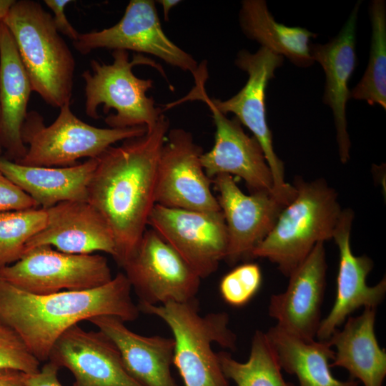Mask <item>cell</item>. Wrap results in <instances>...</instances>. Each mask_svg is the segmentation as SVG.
I'll list each match as a JSON object with an SVG mask.
<instances>
[{
    "mask_svg": "<svg viewBox=\"0 0 386 386\" xmlns=\"http://www.w3.org/2000/svg\"><path fill=\"white\" fill-rule=\"evenodd\" d=\"M169 128L162 114L144 135L112 145L97 158L87 201L112 230L121 267L137 249L156 204L157 165Z\"/></svg>",
    "mask_w": 386,
    "mask_h": 386,
    "instance_id": "cell-1",
    "label": "cell"
},
{
    "mask_svg": "<svg viewBox=\"0 0 386 386\" xmlns=\"http://www.w3.org/2000/svg\"><path fill=\"white\" fill-rule=\"evenodd\" d=\"M124 273L89 290L34 295L0 279V321L22 338L41 362L48 361L58 338L79 322L98 316H114L124 322L140 313L131 296Z\"/></svg>",
    "mask_w": 386,
    "mask_h": 386,
    "instance_id": "cell-2",
    "label": "cell"
},
{
    "mask_svg": "<svg viewBox=\"0 0 386 386\" xmlns=\"http://www.w3.org/2000/svg\"><path fill=\"white\" fill-rule=\"evenodd\" d=\"M295 198L282 210L274 227L254 248L252 258H265L286 277L320 242L330 239L342 209L337 193L322 179L296 177Z\"/></svg>",
    "mask_w": 386,
    "mask_h": 386,
    "instance_id": "cell-3",
    "label": "cell"
},
{
    "mask_svg": "<svg viewBox=\"0 0 386 386\" xmlns=\"http://www.w3.org/2000/svg\"><path fill=\"white\" fill-rule=\"evenodd\" d=\"M2 21L14 38L32 91L53 107L70 103L75 61L52 16L39 2L14 0Z\"/></svg>",
    "mask_w": 386,
    "mask_h": 386,
    "instance_id": "cell-4",
    "label": "cell"
},
{
    "mask_svg": "<svg viewBox=\"0 0 386 386\" xmlns=\"http://www.w3.org/2000/svg\"><path fill=\"white\" fill-rule=\"evenodd\" d=\"M137 306L140 312L162 320L171 330L173 364L184 386H229L212 346L217 343L225 349L237 348V336L229 327L227 312L201 315L197 299L157 305L139 302Z\"/></svg>",
    "mask_w": 386,
    "mask_h": 386,
    "instance_id": "cell-5",
    "label": "cell"
},
{
    "mask_svg": "<svg viewBox=\"0 0 386 386\" xmlns=\"http://www.w3.org/2000/svg\"><path fill=\"white\" fill-rule=\"evenodd\" d=\"M112 56L114 61L109 64L91 61V71L86 70L82 74L85 81L86 115L98 119L97 108L103 104L104 113H108L111 109L116 112L104 119L110 128L145 127L147 130L151 129L162 114L154 99L147 95L153 81L138 78L132 68L147 64L166 76L162 67L140 54L134 55L129 60L128 51L125 50H114Z\"/></svg>",
    "mask_w": 386,
    "mask_h": 386,
    "instance_id": "cell-6",
    "label": "cell"
},
{
    "mask_svg": "<svg viewBox=\"0 0 386 386\" xmlns=\"http://www.w3.org/2000/svg\"><path fill=\"white\" fill-rule=\"evenodd\" d=\"M146 132L145 127L118 129L89 125L74 114L70 103L60 108L58 117L48 127L44 118L32 111L28 112L21 129L27 151L16 163L32 167H69L84 157L97 158L117 142Z\"/></svg>",
    "mask_w": 386,
    "mask_h": 386,
    "instance_id": "cell-7",
    "label": "cell"
},
{
    "mask_svg": "<svg viewBox=\"0 0 386 386\" xmlns=\"http://www.w3.org/2000/svg\"><path fill=\"white\" fill-rule=\"evenodd\" d=\"M284 57L264 47L255 53L242 49L237 55L236 66L248 75L242 89L226 100L210 99L211 104L221 113H232L239 122L247 127L259 143L271 170L274 194L288 204L295 197L293 185L284 180V164L276 154L272 144V132L267 124L265 108V91L275 71L282 66Z\"/></svg>",
    "mask_w": 386,
    "mask_h": 386,
    "instance_id": "cell-8",
    "label": "cell"
},
{
    "mask_svg": "<svg viewBox=\"0 0 386 386\" xmlns=\"http://www.w3.org/2000/svg\"><path fill=\"white\" fill-rule=\"evenodd\" d=\"M112 278L104 256L68 254L46 245L26 251L18 261L0 269V279L34 295L93 289Z\"/></svg>",
    "mask_w": 386,
    "mask_h": 386,
    "instance_id": "cell-9",
    "label": "cell"
},
{
    "mask_svg": "<svg viewBox=\"0 0 386 386\" xmlns=\"http://www.w3.org/2000/svg\"><path fill=\"white\" fill-rule=\"evenodd\" d=\"M73 43L81 54L97 49L131 50L154 55L171 66L189 71L195 83L206 77L204 70L198 67L195 59L165 34L155 2L152 0H131L116 24L100 31L79 34Z\"/></svg>",
    "mask_w": 386,
    "mask_h": 386,
    "instance_id": "cell-10",
    "label": "cell"
},
{
    "mask_svg": "<svg viewBox=\"0 0 386 386\" xmlns=\"http://www.w3.org/2000/svg\"><path fill=\"white\" fill-rule=\"evenodd\" d=\"M122 267L139 303L185 302L199 290V276L152 229H146Z\"/></svg>",
    "mask_w": 386,
    "mask_h": 386,
    "instance_id": "cell-11",
    "label": "cell"
},
{
    "mask_svg": "<svg viewBox=\"0 0 386 386\" xmlns=\"http://www.w3.org/2000/svg\"><path fill=\"white\" fill-rule=\"evenodd\" d=\"M202 148L183 129L167 132L157 172L155 202L192 211H221L211 190V179L201 163Z\"/></svg>",
    "mask_w": 386,
    "mask_h": 386,
    "instance_id": "cell-12",
    "label": "cell"
},
{
    "mask_svg": "<svg viewBox=\"0 0 386 386\" xmlns=\"http://www.w3.org/2000/svg\"><path fill=\"white\" fill-rule=\"evenodd\" d=\"M148 225L201 279L213 274L227 249V232L221 211L205 212L155 204Z\"/></svg>",
    "mask_w": 386,
    "mask_h": 386,
    "instance_id": "cell-13",
    "label": "cell"
},
{
    "mask_svg": "<svg viewBox=\"0 0 386 386\" xmlns=\"http://www.w3.org/2000/svg\"><path fill=\"white\" fill-rule=\"evenodd\" d=\"M189 96L206 103L215 126L214 145L200 158L206 174L212 179L219 174L235 175L245 182L251 193L274 194L272 172L256 138L244 132L237 118H227L211 104L204 85L195 86Z\"/></svg>",
    "mask_w": 386,
    "mask_h": 386,
    "instance_id": "cell-14",
    "label": "cell"
},
{
    "mask_svg": "<svg viewBox=\"0 0 386 386\" xmlns=\"http://www.w3.org/2000/svg\"><path fill=\"white\" fill-rule=\"evenodd\" d=\"M227 232L224 259L230 264L250 259L254 248L274 227L287 206L274 194L257 192L245 194L232 176L219 174L212 179Z\"/></svg>",
    "mask_w": 386,
    "mask_h": 386,
    "instance_id": "cell-15",
    "label": "cell"
},
{
    "mask_svg": "<svg viewBox=\"0 0 386 386\" xmlns=\"http://www.w3.org/2000/svg\"><path fill=\"white\" fill-rule=\"evenodd\" d=\"M49 362L69 370L73 386H142L126 370L112 340L100 330L75 325L56 341Z\"/></svg>",
    "mask_w": 386,
    "mask_h": 386,
    "instance_id": "cell-16",
    "label": "cell"
},
{
    "mask_svg": "<svg viewBox=\"0 0 386 386\" xmlns=\"http://www.w3.org/2000/svg\"><path fill=\"white\" fill-rule=\"evenodd\" d=\"M324 242H318L289 275L286 290L271 296L268 314L276 326L305 340H315L321 320L326 287Z\"/></svg>",
    "mask_w": 386,
    "mask_h": 386,
    "instance_id": "cell-17",
    "label": "cell"
},
{
    "mask_svg": "<svg viewBox=\"0 0 386 386\" xmlns=\"http://www.w3.org/2000/svg\"><path fill=\"white\" fill-rule=\"evenodd\" d=\"M353 219L352 209H342L333 234L340 254L336 296L331 310L320 322L316 336L319 340H328L359 308L376 309L386 294L385 277L374 286L367 284V277L373 267L372 260L367 255L355 256L352 253L350 234Z\"/></svg>",
    "mask_w": 386,
    "mask_h": 386,
    "instance_id": "cell-18",
    "label": "cell"
},
{
    "mask_svg": "<svg viewBox=\"0 0 386 386\" xmlns=\"http://www.w3.org/2000/svg\"><path fill=\"white\" fill-rule=\"evenodd\" d=\"M45 227L26 243L25 252L50 246L68 254L104 252L117 255L112 230L101 214L88 201H67L45 209Z\"/></svg>",
    "mask_w": 386,
    "mask_h": 386,
    "instance_id": "cell-19",
    "label": "cell"
},
{
    "mask_svg": "<svg viewBox=\"0 0 386 386\" xmlns=\"http://www.w3.org/2000/svg\"><path fill=\"white\" fill-rule=\"evenodd\" d=\"M360 5L361 1L355 4L335 37L326 44L310 43V45L313 61L322 66L325 75L322 101L332 112L338 152L342 163L350 159V140L347 130L346 106L350 99L348 84L357 63L356 29Z\"/></svg>",
    "mask_w": 386,
    "mask_h": 386,
    "instance_id": "cell-20",
    "label": "cell"
},
{
    "mask_svg": "<svg viewBox=\"0 0 386 386\" xmlns=\"http://www.w3.org/2000/svg\"><path fill=\"white\" fill-rule=\"evenodd\" d=\"M89 322L116 345L126 370L142 386H179L171 372L174 348L172 337L139 335L114 316H98Z\"/></svg>",
    "mask_w": 386,
    "mask_h": 386,
    "instance_id": "cell-21",
    "label": "cell"
},
{
    "mask_svg": "<svg viewBox=\"0 0 386 386\" xmlns=\"http://www.w3.org/2000/svg\"><path fill=\"white\" fill-rule=\"evenodd\" d=\"M32 91L14 38L0 21V144L5 159L18 162L26 153L21 129Z\"/></svg>",
    "mask_w": 386,
    "mask_h": 386,
    "instance_id": "cell-22",
    "label": "cell"
},
{
    "mask_svg": "<svg viewBox=\"0 0 386 386\" xmlns=\"http://www.w3.org/2000/svg\"><path fill=\"white\" fill-rule=\"evenodd\" d=\"M98 158V157H97ZM64 167H32L0 157V172L47 209L67 201H87L88 186L98 159Z\"/></svg>",
    "mask_w": 386,
    "mask_h": 386,
    "instance_id": "cell-23",
    "label": "cell"
},
{
    "mask_svg": "<svg viewBox=\"0 0 386 386\" xmlns=\"http://www.w3.org/2000/svg\"><path fill=\"white\" fill-rule=\"evenodd\" d=\"M375 318L376 309L365 308L360 315L347 317L343 328L327 340L335 348L331 367L345 369L364 386H382L386 376V350L377 340Z\"/></svg>",
    "mask_w": 386,
    "mask_h": 386,
    "instance_id": "cell-24",
    "label": "cell"
},
{
    "mask_svg": "<svg viewBox=\"0 0 386 386\" xmlns=\"http://www.w3.org/2000/svg\"><path fill=\"white\" fill-rule=\"evenodd\" d=\"M282 370L295 375L300 386H357L358 381H341L330 370L335 352L327 340H305L276 325L265 332Z\"/></svg>",
    "mask_w": 386,
    "mask_h": 386,
    "instance_id": "cell-25",
    "label": "cell"
},
{
    "mask_svg": "<svg viewBox=\"0 0 386 386\" xmlns=\"http://www.w3.org/2000/svg\"><path fill=\"white\" fill-rule=\"evenodd\" d=\"M244 35L297 66H312L310 45L317 34L300 26H287L276 21L264 0H244L239 14Z\"/></svg>",
    "mask_w": 386,
    "mask_h": 386,
    "instance_id": "cell-26",
    "label": "cell"
},
{
    "mask_svg": "<svg viewBox=\"0 0 386 386\" xmlns=\"http://www.w3.org/2000/svg\"><path fill=\"white\" fill-rule=\"evenodd\" d=\"M217 356L225 377L237 386H295L284 379L265 332L255 331L246 362L236 360L227 351L217 352Z\"/></svg>",
    "mask_w": 386,
    "mask_h": 386,
    "instance_id": "cell-27",
    "label": "cell"
},
{
    "mask_svg": "<svg viewBox=\"0 0 386 386\" xmlns=\"http://www.w3.org/2000/svg\"><path fill=\"white\" fill-rule=\"evenodd\" d=\"M371 41L365 73L350 91V99L380 105L386 109V3L373 0L370 5Z\"/></svg>",
    "mask_w": 386,
    "mask_h": 386,
    "instance_id": "cell-28",
    "label": "cell"
},
{
    "mask_svg": "<svg viewBox=\"0 0 386 386\" xmlns=\"http://www.w3.org/2000/svg\"><path fill=\"white\" fill-rule=\"evenodd\" d=\"M45 209L0 212V269L18 261L27 242L46 225Z\"/></svg>",
    "mask_w": 386,
    "mask_h": 386,
    "instance_id": "cell-29",
    "label": "cell"
},
{
    "mask_svg": "<svg viewBox=\"0 0 386 386\" xmlns=\"http://www.w3.org/2000/svg\"><path fill=\"white\" fill-rule=\"evenodd\" d=\"M262 281L259 266L242 264L226 274L220 281L219 292L228 305L239 307L247 305L259 291Z\"/></svg>",
    "mask_w": 386,
    "mask_h": 386,
    "instance_id": "cell-30",
    "label": "cell"
},
{
    "mask_svg": "<svg viewBox=\"0 0 386 386\" xmlns=\"http://www.w3.org/2000/svg\"><path fill=\"white\" fill-rule=\"evenodd\" d=\"M39 365L40 362L19 334L0 322V370H14L31 374L40 370Z\"/></svg>",
    "mask_w": 386,
    "mask_h": 386,
    "instance_id": "cell-31",
    "label": "cell"
},
{
    "mask_svg": "<svg viewBox=\"0 0 386 386\" xmlns=\"http://www.w3.org/2000/svg\"><path fill=\"white\" fill-rule=\"evenodd\" d=\"M35 208L36 202L0 172V212Z\"/></svg>",
    "mask_w": 386,
    "mask_h": 386,
    "instance_id": "cell-32",
    "label": "cell"
},
{
    "mask_svg": "<svg viewBox=\"0 0 386 386\" xmlns=\"http://www.w3.org/2000/svg\"><path fill=\"white\" fill-rule=\"evenodd\" d=\"M44 2L53 13V22L58 32L66 36L73 41H76L79 33L70 24L65 13L66 6L72 1L44 0Z\"/></svg>",
    "mask_w": 386,
    "mask_h": 386,
    "instance_id": "cell-33",
    "label": "cell"
},
{
    "mask_svg": "<svg viewBox=\"0 0 386 386\" xmlns=\"http://www.w3.org/2000/svg\"><path fill=\"white\" fill-rule=\"evenodd\" d=\"M59 368L47 362L35 373H24V380L26 386H62L58 379Z\"/></svg>",
    "mask_w": 386,
    "mask_h": 386,
    "instance_id": "cell-34",
    "label": "cell"
},
{
    "mask_svg": "<svg viewBox=\"0 0 386 386\" xmlns=\"http://www.w3.org/2000/svg\"><path fill=\"white\" fill-rule=\"evenodd\" d=\"M0 386H26L24 372L14 370H1Z\"/></svg>",
    "mask_w": 386,
    "mask_h": 386,
    "instance_id": "cell-35",
    "label": "cell"
},
{
    "mask_svg": "<svg viewBox=\"0 0 386 386\" xmlns=\"http://www.w3.org/2000/svg\"><path fill=\"white\" fill-rule=\"evenodd\" d=\"M179 0H159L158 3L162 6L164 18L166 21L169 19V14L172 8L180 3Z\"/></svg>",
    "mask_w": 386,
    "mask_h": 386,
    "instance_id": "cell-36",
    "label": "cell"
},
{
    "mask_svg": "<svg viewBox=\"0 0 386 386\" xmlns=\"http://www.w3.org/2000/svg\"><path fill=\"white\" fill-rule=\"evenodd\" d=\"M14 0H0V21L4 19Z\"/></svg>",
    "mask_w": 386,
    "mask_h": 386,
    "instance_id": "cell-37",
    "label": "cell"
},
{
    "mask_svg": "<svg viewBox=\"0 0 386 386\" xmlns=\"http://www.w3.org/2000/svg\"><path fill=\"white\" fill-rule=\"evenodd\" d=\"M1 153H2V148H1V144H0V157H1Z\"/></svg>",
    "mask_w": 386,
    "mask_h": 386,
    "instance_id": "cell-38",
    "label": "cell"
},
{
    "mask_svg": "<svg viewBox=\"0 0 386 386\" xmlns=\"http://www.w3.org/2000/svg\"><path fill=\"white\" fill-rule=\"evenodd\" d=\"M1 322V321H0Z\"/></svg>",
    "mask_w": 386,
    "mask_h": 386,
    "instance_id": "cell-39",
    "label": "cell"
}]
</instances>
